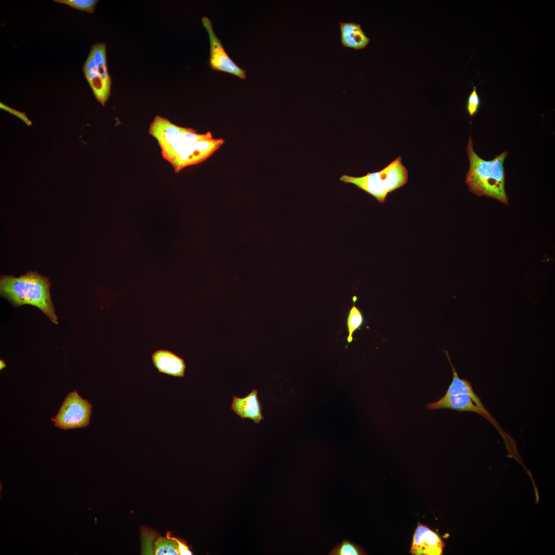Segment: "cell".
<instances>
[{
    "label": "cell",
    "mask_w": 555,
    "mask_h": 555,
    "mask_svg": "<svg viewBox=\"0 0 555 555\" xmlns=\"http://www.w3.org/2000/svg\"><path fill=\"white\" fill-rule=\"evenodd\" d=\"M92 405L75 390L65 398L55 417L54 426L64 430L83 428L89 424Z\"/></svg>",
    "instance_id": "cell-6"
},
{
    "label": "cell",
    "mask_w": 555,
    "mask_h": 555,
    "mask_svg": "<svg viewBox=\"0 0 555 555\" xmlns=\"http://www.w3.org/2000/svg\"><path fill=\"white\" fill-rule=\"evenodd\" d=\"M427 406L430 410L449 409L475 412L489 420L491 417L488 412L482 410L468 395H444L437 401L428 403Z\"/></svg>",
    "instance_id": "cell-11"
},
{
    "label": "cell",
    "mask_w": 555,
    "mask_h": 555,
    "mask_svg": "<svg viewBox=\"0 0 555 555\" xmlns=\"http://www.w3.org/2000/svg\"><path fill=\"white\" fill-rule=\"evenodd\" d=\"M149 133L158 141L163 158L172 165L196 142L212 136L210 132L199 134L193 128L177 126L160 116L151 123Z\"/></svg>",
    "instance_id": "cell-3"
},
{
    "label": "cell",
    "mask_w": 555,
    "mask_h": 555,
    "mask_svg": "<svg viewBox=\"0 0 555 555\" xmlns=\"http://www.w3.org/2000/svg\"><path fill=\"white\" fill-rule=\"evenodd\" d=\"M178 543L175 537L168 532L166 537H159L155 542L154 554L156 555H177Z\"/></svg>",
    "instance_id": "cell-14"
},
{
    "label": "cell",
    "mask_w": 555,
    "mask_h": 555,
    "mask_svg": "<svg viewBox=\"0 0 555 555\" xmlns=\"http://www.w3.org/2000/svg\"><path fill=\"white\" fill-rule=\"evenodd\" d=\"M176 539L178 543V551L179 554L181 555H189L192 554V552L189 550V548L187 545L184 543L183 541L180 540L179 539L176 538Z\"/></svg>",
    "instance_id": "cell-21"
},
{
    "label": "cell",
    "mask_w": 555,
    "mask_h": 555,
    "mask_svg": "<svg viewBox=\"0 0 555 555\" xmlns=\"http://www.w3.org/2000/svg\"><path fill=\"white\" fill-rule=\"evenodd\" d=\"M257 394V390L254 388L244 397L233 396L230 409L240 418H249L254 423H259L264 418Z\"/></svg>",
    "instance_id": "cell-10"
},
{
    "label": "cell",
    "mask_w": 555,
    "mask_h": 555,
    "mask_svg": "<svg viewBox=\"0 0 555 555\" xmlns=\"http://www.w3.org/2000/svg\"><path fill=\"white\" fill-rule=\"evenodd\" d=\"M49 279L37 271H29L18 277L3 275L0 293L14 307L30 305L40 309L54 324L58 317L50 295Z\"/></svg>",
    "instance_id": "cell-1"
},
{
    "label": "cell",
    "mask_w": 555,
    "mask_h": 555,
    "mask_svg": "<svg viewBox=\"0 0 555 555\" xmlns=\"http://www.w3.org/2000/svg\"><path fill=\"white\" fill-rule=\"evenodd\" d=\"M82 70L96 99L104 105L110 94L112 82L107 69L105 43H96L91 46Z\"/></svg>",
    "instance_id": "cell-5"
},
{
    "label": "cell",
    "mask_w": 555,
    "mask_h": 555,
    "mask_svg": "<svg viewBox=\"0 0 555 555\" xmlns=\"http://www.w3.org/2000/svg\"><path fill=\"white\" fill-rule=\"evenodd\" d=\"M340 27L343 46L360 49L368 44L369 39L364 33L360 24L340 22Z\"/></svg>",
    "instance_id": "cell-12"
},
{
    "label": "cell",
    "mask_w": 555,
    "mask_h": 555,
    "mask_svg": "<svg viewBox=\"0 0 555 555\" xmlns=\"http://www.w3.org/2000/svg\"><path fill=\"white\" fill-rule=\"evenodd\" d=\"M329 555H365L366 551L360 545L347 540H343L328 553Z\"/></svg>",
    "instance_id": "cell-16"
},
{
    "label": "cell",
    "mask_w": 555,
    "mask_h": 555,
    "mask_svg": "<svg viewBox=\"0 0 555 555\" xmlns=\"http://www.w3.org/2000/svg\"><path fill=\"white\" fill-rule=\"evenodd\" d=\"M141 538L142 541V553L143 554H153L154 550L153 548V544L156 532L146 527H143L141 529Z\"/></svg>",
    "instance_id": "cell-17"
},
{
    "label": "cell",
    "mask_w": 555,
    "mask_h": 555,
    "mask_svg": "<svg viewBox=\"0 0 555 555\" xmlns=\"http://www.w3.org/2000/svg\"><path fill=\"white\" fill-rule=\"evenodd\" d=\"M156 368L161 373L175 377H183L186 364L184 360L168 349H159L151 356Z\"/></svg>",
    "instance_id": "cell-9"
},
{
    "label": "cell",
    "mask_w": 555,
    "mask_h": 555,
    "mask_svg": "<svg viewBox=\"0 0 555 555\" xmlns=\"http://www.w3.org/2000/svg\"><path fill=\"white\" fill-rule=\"evenodd\" d=\"M53 1L89 13H94L96 5L99 2L96 0H54Z\"/></svg>",
    "instance_id": "cell-18"
},
{
    "label": "cell",
    "mask_w": 555,
    "mask_h": 555,
    "mask_svg": "<svg viewBox=\"0 0 555 555\" xmlns=\"http://www.w3.org/2000/svg\"><path fill=\"white\" fill-rule=\"evenodd\" d=\"M445 543L437 533L427 525L418 522L413 534L410 554L412 555L442 554Z\"/></svg>",
    "instance_id": "cell-8"
},
{
    "label": "cell",
    "mask_w": 555,
    "mask_h": 555,
    "mask_svg": "<svg viewBox=\"0 0 555 555\" xmlns=\"http://www.w3.org/2000/svg\"><path fill=\"white\" fill-rule=\"evenodd\" d=\"M408 179V170L400 156L380 171L360 177L343 175L340 178L341 181L355 185L381 203L384 202L389 193L403 186Z\"/></svg>",
    "instance_id": "cell-4"
},
{
    "label": "cell",
    "mask_w": 555,
    "mask_h": 555,
    "mask_svg": "<svg viewBox=\"0 0 555 555\" xmlns=\"http://www.w3.org/2000/svg\"><path fill=\"white\" fill-rule=\"evenodd\" d=\"M356 300L353 298L354 304L350 308L346 320L348 329L347 342L350 343L353 340V334L359 329L363 324L364 319L361 311L355 305Z\"/></svg>",
    "instance_id": "cell-15"
},
{
    "label": "cell",
    "mask_w": 555,
    "mask_h": 555,
    "mask_svg": "<svg viewBox=\"0 0 555 555\" xmlns=\"http://www.w3.org/2000/svg\"><path fill=\"white\" fill-rule=\"evenodd\" d=\"M1 108L3 109H5V110L8 111L9 112L16 115L18 118H20L22 120H23V121L25 122L27 124H28L29 125L31 124V122L28 120V119L27 118V117H26V116L25 115V114L24 113L20 112L15 110H14V109H13L12 108H11L8 107V106L5 105L4 104H3L2 103H1Z\"/></svg>",
    "instance_id": "cell-20"
},
{
    "label": "cell",
    "mask_w": 555,
    "mask_h": 555,
    "mask_svg": "<svg viewBox=\"0 0 555 555\" xmlns=\"http://www.w3.org/2000/svg\"><path fill=\"white\" fill-rule=\"evenodd\" d=\"M471 83L473 89L468 97L466 103V110L471 117L478 112L480 105V99L477 93L476 86H474L472 82Z\"/></svg>",
    "instance_id": "cell-19"
},
{
    "label": "cell",
    "mask_w": 555,
    "mask_h": 555,
    "mask_svg": "<svg viewBox=\"0 0 555 555\" xmlns=\"http://www.w3.org/2000/svg\"><path fill=\"white\" fill-rule=\"evenodd\" d=\"M201 22L209 38V63L211 69L233 75L242 80L246 79V70L239 67L227 54L214 31L211 20L204 16L202 17Z\"/></svg>",
    "instance_id": "cell-7"
},
{
    "label": "cell",
    "mask_w": 555,
    "mask_h": 555,
    "mask_svg": "<svg viewBox=\"0 0 555 555\" xmlns=\"http://www.w3.org/2000/svg\"><path fill=\"white\" fill-rule=\"evenodd\" d=\"M6 367V364L4 360H0V369L2 370Z\"/></svg>",
    "instance_id": "cell-22"
},
{
    "label": "cell",
    "mask_w": 555,
    "mask_h": 555,
    "mask_svg": "<svg viewBox=\"0 0 555 555\" xmlns=\"http://www.w3.org/2000/svg\"><path fill=\"white\" fill-rule=\"evenodd\" d=\"M445 353L452 369L453 379L445 395H468L482 410L488 412L482 403L480 398L473 391L471 382L467 379H462L459 377L455 367L452 363L449 353L447 350H445Z\"/></svg>",
    "instance_id": "cell-13"
},
{
    "label": "cell",
    "mask_w": 555,
    "mask_h": 555,
    "mask_svg": "<svg viewBox=\"0 0 555 555\" xmlns=\"http://www.w3.org/2000/svg\"><path fill=\"white\" fill-rule=\"evenodd\" d=\"M470 162L465 182L470 192L478 196L496 198L508 205V198L505 190V170L503 166L508 155L504 151L491 160H485L474 152L471 136L467 146Z\"/></svg>",
    "instance_id": "cell-2"
}]
</instances>
